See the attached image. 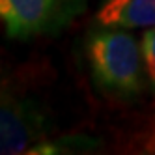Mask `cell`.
I'll use <instances>...</instances> for the list:
<instances>
[{"label": "cell", "instance_id": "1", "mask_svg": "<svg viewBox=\"0 0 155 155\" xmlns=\"http://www.w3.org/2000/svg\"><path fill=\"white\" fill-rule=\"evenodd\" d=\"M90 71L99 88L118 97H135L144 88L142 47L124 28L101 26L86 39Z\"/></svg>", "mask_w": 155, "mask_h": 155}, {"label": "cell", "instance_id": "2", "mask_svg": "<svg viewBox=\"0 0 155 155\" xmlns=\"http://www.w3.org/2000/svg\"><path fill=\"white\" fill-rule=\"evenodd\" d=\"M47 135V116L38 103L0 88V155L28 153Z\"/></svg>", "mask_w": 155, "mask_h": 155}, {"label": "cell", "instance_id": "3", "mask_svg": "<svg viewBox=\"0 0 155 155\" xmlns=\"http://www.w3.org/2000/svg\"><path fill=\"white\" fill-rule=\"evenodd\" d=\"M68 0H0V21L6 34L28 39L45 34L64 15Z\"/></svg>", "mask_w": 155, "mask_h": 155}, {"label": "cell", "instance_id": "4", "mask_svg": "<svg viewBox=\"0 0 155 155\" xmlns=\"http://www.w3.org/2000/svg\"><path fill=\"white\" fill-rule=\"evenodd\" d=\"M95 21L112 28H155V0H105Z\"/></svg>", "mask_w": 155, "mask_h": 155}, {"label": "cell", "instance_id": "5", "mask_svg": "<svg viewBox=\"0 0 155 155\" xmlns=\"http://www.w3.org/2000/svg\"><path fill=\"white\" fill-rule=\"evenodd\" d=\"M142 58H144V68H146V75L155 90V28H150L144 32L142 41Z\"/></svg>", "mask_w": 155, "mask_h": 155}]
</instances>
